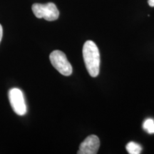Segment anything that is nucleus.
Masks as SVG:
<instances>
[{
	"label": "nucleus",
	"mask_w": 154,
	"mask_h": 154,
	"mask_svg": "<svg viewBox=\"0 0 154 154\" xmlns=\"http://www.w3.org/2000/svg\"><path fill=\"white\" fill-rule=\"evenodd\" d=\"M148 3H149L150 7H154V0H149Z\"/></svg>",
	"instance_id": "1a4fd4ad"
},
{
	"label": "nucleus",
	"mask_w": 154,
	"mask_h": 154,
	"mask_svg": "<svg viewBox=\"0 0 154 154\" xmlns=\"http://www.w3.org/2000/svg\"><path fill=\"white\" fill-rule=\"evenodd\" d=\"M50 61L53 66L63 76H69L72 74L73 69L65 54L59 50L52 51L49 56Z\"/></svg>",
	"instance_id": "7ed1b4c3"
},
{
	"label": "nucleus",
	"mask_w": 154,
	"mask_h": 154,
	"mask_svg": "<svg viewBox=\"0 0 154 154\" xmlns=\"http://www.w3.org/2000/svg\"><path fill=\"white\" fill-rule=\"evenodd\" d=\"M32 11L37 18H43L49 22L57 20L59 16V11L57 6L52 2L47 4H34L32 5Z\"/></svg>",
	"instance_id": "f03ea898"
},
{
	"label": "nucleus",
	"mask_w": 154,
	"mask_h": 154,
	"mask_svg": "<svg viewBox=\"0 0 154 154\" xmlns=\"http://www.w3.org/2000/svg\"><path fill=\"white\" fill-rule=\"evenodd\" d=\"M126 149L128 153L130 154H139L142 151L141 146L134 141H131L127 143Z\"/></svg>",
	"instance_id": "423d86ee"
},
{
	"label": "nucleus",
	"mask_w": 154,
	"mask_h": 154,
	"mask_svg": "<svg viewBox=\"0 0 154 154\" xmlns=\"http://www.w3.org/2000/svg\"><path fill=\"white\" fill-rule=\"evenodd\" d=\"M2 35H3V29L2 25L0 24V42L2 41Z\"/></svg>",
	"instance_id": "6e6552de"
},
{
	"label": "nucleus",
	"mask_w": 154,
	"mask_h": 154,
	"mask_svg": "<svg viewBox=\"0 0 154 154\" xmlns=\"http://www.w3.org/2000/svg\"><path fill=\"white\" fill-rule=\"evenodd\" d=\"M9 99L11 108L19 116H24L27 112L23 92L18 88H11L9 91Z\"/></svg>",
	"instance_id": "20e7f679"
},
{
	"label": "nucleus",
	"mask_w": 154,
	"mask_h": 154,
	"mask_svg": "<svg viewBox=\"0 0 154 154\" xmlns=\"http://www.w3.org/2000/svg\"><path fill=\"white\" fill-rule=\"evenodd\" d=\"M100 146L99 138L96 135H91L84 139L80 144L78 154H96Z\"/></svg>",
	"instance_id": "39448f33"
},
{
	"label": "nucleus",
	"mask_w": 154,
	"mask_h": 154,
	"mask_svg": "<svg viewBox=\"0 0 154 154\" xmlns=\"http://www.w3.org/2000/svg\"><path fill=\"white\" fill-rule=\"evenodd\" d=\"M83 57L88 74L96 77L99 74L100 53L96 44L92 41L85 42L83 47Z\"/></svg>",
	"instance_id": "f257e3e1"
},
{
	"label": "nucleus",
	"mask_w": 154,
	"mask_h": 154,
	"mask_svg": "<svg viewBox=\"0 0 154 154\" xmlns=\"http://www.w3.org/2000/svg\"><path fill=\"white\" fill-rule=\"evenodd\" d=\"M143 128L148 134H154V120L153 119H147L144 121L143 124Z\"/></svg>",
	"instance_id": "0eeeda50"
}]
</instances>
